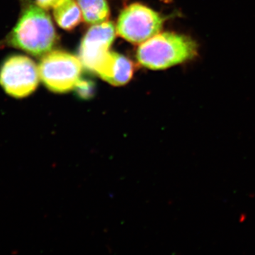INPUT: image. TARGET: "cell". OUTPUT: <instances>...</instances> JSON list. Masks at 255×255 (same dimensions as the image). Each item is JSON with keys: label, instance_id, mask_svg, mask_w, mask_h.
Returning <instances> with one entry per match:
<instances>
[{"label": "cell", "instance_id": "obj_1", "mask_svg": "<svg viewBox=\"0 0 255 255\" xmlns=\"http://www.w3.org/2000/svg\"><path fill=\"white\" fill-rule=\"evenodd\" d=\"M21 12L4 45L33 56H43L53 49L57 36L54 25L45 9L31 0H21Z\"/></svg>", "mask_w": 255, "mask_h": 255}, {"label": "cell", "instance_id": "obj_2", "mask_svg": "<svg viewBox=\"0 0 255 255\" xmlns=\"http://www.w3.org/2000/svg\"><path fill=\"white\" fill-rule=\"evenodd\" d=\"M197 51V44L190 37L166 32L142 43L136 56L145 68L162 70L193 59Z\"/></svg>", "mask_w": 255, "mask_h": 255}, {"label": "cell", "instance_id": "obj_3", "mask_svg": "<svg viewBox=\"0 0 255 255\" xmlns=\"http://www.w3.org/2000/svg\"><path fill=\"white\" fill-rule=\"evenodd\" d=\"M82 65L80 58L56 50L43 55L38 71L42 82L48 90L65 93L75 89L80 80Z\"/></svg>", "mask_w": 255, "mask_h": 255}, {"label": "cell", "instance_id": "obj_4", "mask_svg": "<svg viewBox=\"0 0 255 255\" xmlns=\"http://www.w3.org/2000/svg\"><path fill=\"white\" fill-rule=\"evenodd\" d=\"M164 18L154 10L138 3L129 5L117 21V33L134 44H140L159 33Z\"/></svg>", "mask_w": 255, "mask_h": 255}, {"label": "cell", "instance_id": "obj_5", "mask_svg": "<svg viewBox=\"0 0 255 255\" xmlns=\"http://www.w3.org/2000/svg\"><path fill=\"white\" fill-rule=\"evenodd\" d=\"M39 77L35 62L25 55H11L0 66V85L15 98L31 95L38 87Z\"/></svg>", "mask_w": 255, "mask_h": 255}, {"label": "cell", "instance_id": "obj_6", "mask_svg": "<svg viewBox=\"0 0 255 255\" xmlns=\"http://www.w3.org/2000/svg\"><path fill=\"white\" fill-rule=\"evenodd\" d=\"M117 29L112 22L93 25L87 32L80 48V60L90 71L97 73L110 53Z\"/></svg>", "mask_w": 255, "mask_h": 255}, {"label": "cell", "instance_id": "obj_7", "mask_svg": "<svg viewBox=\"0 0 255 255\" xmlns=\"http://www.w3.org/2000/svg\"><path fill=\"white\" fill-rule=\"evenodd\" d=\"M133 64L127 57L110 51L97 75L114 86L126 85L133 74Z\"/></svg>", "mask_w": 255, "mask_h": 255}, {"label": "cell", "instance_id": "obj_8", "mask_svg": "<svg viewBox=\"0 0 255 255\" xmlns=\"http://www.w3.org/2000/svg\"><path fill=\"white\" fill-rule=\"evenodd\" d=\"M53 15L58 26L70 31L80 24L82 11L75 0H60L53 7Z\"/></svg>", "mask_w": 255, "mask_h": 255}, {"label": "cell", "instance_id": "obj_9", "mask_svg": "<svg viewBox=\"0 0 255 255\" xmlns=\"http://www.w3.org/2000/svg\"><path fill=\"white\" fill-rule=\"evenodd\" d=\"M82 18L92 25L105 22L110 16V10L107 0H77Z\"/></svg>", "mask_w": 255, "mask_h": 255}, {"label": "cell", "instance_id": "obj_10", "mask_svg": "<svg viewBox=\"0 0 255 255\" xmlns=\"http://www.w3.org/2000/svg\"><path fill=\"white\" fill-rule=\"evenodd\" d=\"M78 95L83 99H89L95 92V85L90 80H80L75 87Z\"/></svg>", "mask_w": 255, "mask_h": 255}, {"label": "cell", "instance_id": "obj_11", "mask_svg": "<svg viewBox=\"0 0 255 255\" xmlns=\"http://www.w3.org/2000/svg\"><path fill=\"white\" fill-rule=\"evenodd\" d=\"M60 0H35L36 4L43 9H50L54 7Z\"/></svg>", "mask_w": 255, "mask_h": 255}]
</instances>
